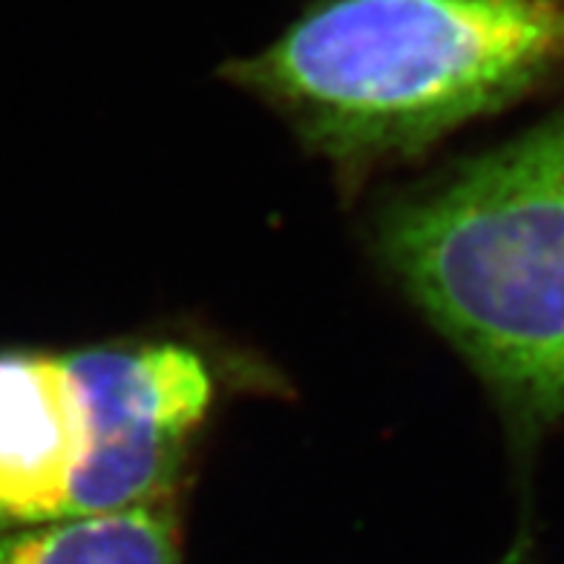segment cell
Listing matches in <instances>:
<instances>
[{
	"label": "cell",
	"mask_w": 564,
	"mask_h": 564,
	"mask_svg": "<svg viewBox=\"0 0 564 564\" xmlns=\"http://www.w3.org/2000/svg\"><path fill=\"white\" fill-rule=\"evenodd\" d=\"M564 67V0H319L230 82L364 173L417 156Z\"/></svg>",
	"instance_id": "6da1fadb"
},
{
	"label": "cell",
	"mask_w": 564,
	"mask_h": 564,
	"mask_svg": "<svg viewBox=\"0 0 564 564\" xmlns=\"http://www.w3.org/2000/svg\"><path fill=\"white\" fill-rule=\"evenodd\" d=\"M412 303L535 438L564 417V110L383 216Z\"/></svg>",
	"instance_id": "7a4b0ae2"
},
{
	"label": "cell",
	"mask_w": 564,
	"mask_h": 564,
	"mask_svg": "<svg viewBox=\"0 0 564 564\" xmlns=\"http://www.w3.org/2000/svg\"><path fill=\"white\" fill-rule=\"evenodd\" d=\"M93 430L73 519L171 501L214 403L205 357L182 343L67 351Z\"/></svg>",
	"instance_id": "3957f363"
},
{
	"label": "cell",
	"mask_w": 564,
	"mask_h": 564,
	"mask_svg": "<svg viewBox=\"0 0 564 564\" xmlns=\"http://www.w3.org/2000/svg\"><path fill=\"white\" fill-rule=\"evenodd\" d=\"M93 449L67 355L0 351V533L73 519Z\"/></svg>",
	"instance_id": "277c9868"
},
{
	"label": "cell",
	"mask_w": 564,
	"mask_h": 564,
	"mask_svg": "<svg viewBox=\"0 0 564 564\" xmlns=\"http://www.w3.org/2000/svg\"><path fill=\"white\" fill-rule=\"evenodd\" d=\"M0 564H185L171 501L0 533Z\"/></svg>",
	"instance_id": "5b68a950"
}]
</instances>
